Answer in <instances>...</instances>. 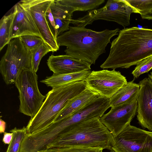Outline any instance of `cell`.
<instances>
[{
  "instance_id": "obj_23",
  "label": "cell",
  "mask_w": 152,
  "mask_h": 152,
  "mask_svg": "<svg viewBox=\"0 0 152 152\" xmlns=\"http://www.w3.org/2000/svg\"><path fill=\"white\" fill-rule=\"evenodd\" d=\"M50 50L46 44L43 42L36 48L31 51L32 69L36 73L42 58Z\"/></svg>"
},
{
  "instance_id": "obj_17",
  "label": "cell",
  "mask_w": 152,
  "mask_h": 152,
  "mask_svg": "<svg viewBox=\"0 0 152 152\" xmlns=\"http://www.w3.org/2000/svg\"><path fill=\"white\" fill-rule=\"evenodd\" d=\"M91 70L70 74L55 75L47 77L40 82L53 88L62 85L81 81H85L91 72Z\"/></svg>"
},
{
  "instance_id": "obj_2",
  "label": "cell",
  "mask_w": 152,
  "mask_h": 152,
  "mask_svg": "<svg viewBox=\"0 0 152 152\" xmlns=\"http://www.w3.org/2000/svg\"><path fill=\"white\" fill-rule=\"evenodd\" d=\"M119 31L118 28L99 31L84 27L70 26L68 30L57 37L56 41L59 47H66V55L91 65L105 53L111 39L118 35Z\"/></svg>"
},
{
  "instance_id": "obj_19",
  "label": "cell",
  "mask_w": 152,
  "mask_h": 152,
  "mask_svg": "<svg viewBox=\"0 0 152 152\" xmlns=\"http://www.w3.org/2000/svg\"><path fill=\"white\" fill-rule=\"evenodd\" d=\"M16 4L9 14L4 15L0 21V51L11 40L13 24L17 13Z\"/></svg>"
},
{
  "instance_id": "obj_30",
  "label": "cell",
  "mask_w": 152,
  "mask_h": 152,
  "mask_svg": "<svg viewBox=\"0 0 152 152\" xmlns=\"http://www.w3.org/2000/svg\"><path fill=\"white\" fill-rule=\"evenodd\" d=\"M143 19H146L148 20H152V11L150 13L145 15L141 16Z\"/></svg>"
},
{
  "instance_id": "obj_14",
  "label": "cell",
  "mask_w": 152,
  "mask_h": 152,
  "mask_svg": "<svg viewBox=\"0 0 152 152\" xmlns=\"http://www.w3.org/2000/svg\"><path fill=\"white\" fill-rule=\"evenodd\" d=\"M49 69L53 74H70L91 70V65L68 55H51L47 62Z\"/></svg>"
},
{
  "instance_id": "obj_8",
  "label": "cell",
  "mask_w": 152,
  "mask_h": 152,
  "mask_svg": "<svg viewBox=\"0 0 152 152\" xmlns=\"http://www.w3.org/2000/svg\"><path fill=\"white\" fill-rule=\"evenodd\" d=\"M111 152H152V132L129 124L113 136Z\"/></svg>"
},
{
  "instance_id": "obj_5",
  "label": "cell",
  "mask_w": 152,
  "mask_h": 152,
  "mask_svg": "<svg viewBox=\"0 0 152 152\" xmlns=\"http://www.w3.org/2000/svg\"><path fill=\"white\" fill-rule=\"evenodd\" d=\"M32 69L31 53L20 37L12 39L7 44L0 61V72L7 85L14 83L23 70Z\"/></svg>"
},
{
  "instance_id": "obj_15",
  "label": "cell",
  "mask_w": 152,
  "mask_h": 152,
  "mask_svg": "<svg viewBox=\"0 0 152 152\" xmlns=\"http://www.w3.org/2000/svg\"><path fill=\"white\" fill-rule=\"evenodd\" d=\"M50 7L58 30V37L69 30L75 11L65 4L63 0H53Z\"/></svg>"
},
{
  "instance_id": "obj_25",
  "label": "cell",
  "mask_w": 152,
  "mask_h": 152,
  "mask_svg": "<svg viewBox=\"0 0 152 152\" xmlns=\"http://www.w3.org/2000/svg\"><path fill=\"white\" fill-rule=\"evenodd\" d=\"M103 150L99 148L71 146L49 149L42 152H103Z\"/></svg>"
},
{
  "instance_id": "obj_16",
  "label": "cell",
  "mask_w": 152,
  "mask_h": 152,
  "mask_svg": "<svg viewBox=\"0 0 152 152\" xmlns=\"http://www.w3.org/2000/svg\"><path fill=\"white\" fill-rule=\"evenodd\" d=\"M100 96L87 87L70 100L59 113L54 122L69 116L91 101Z\"/></svg>"
},
{
  "instance_id": "obj_28",
  "label": "cell",
  "mask_w": 152,
  "mask_h": 152,
  "mask_svg": "<svg viewBox=\"0 0 152 152\" xmlns=\"http://www.w3.org/2000/svg\"><path fill=\"white\" fill-rule=\"evenodd\" d=\"M13 136V134L12 132L10 133L5 132L4 133L2 140L4 143L6 144H9L12 141Z\"/></svg>"
},
{
  "instance_id": "obj_3",
  "label": "cell",
  "mask_w": 152,
  "mask_h": 152,
  "mask_svg": "<svg viewBox=\"0 0 152 152\" xmlns=\"http://www.w3.org/2000/svg\"><path fill=\"white\" fill-rule=\"evenodd\" d=\"M113 136L102 123L94 117L82 121L72 128L47 146L45 150L63 147L99 148L110 150Z\"/></svg>"
},
{
  "instance_id": "obj_18",
  "label": "cell",
  "mask_w": 152,
  "mask_h": 152,
  "mask_svg": "<svg viewBox=\"0 0 152 152\" xmlns=\"http://www.w3.org/2000/svg\"><path fill=\"white\" fill-rule=\"evenodd\" d=\"M138 84L134 80L127 82L110 99V107H113L126 104L137 96L139 89Z\"/></svg>"
},
{
  "instance_id": "obj_24",
  "label": "cell",
  "mask_w": 152,
  "mask_h": 152,
  "mask_svg": "<svg viewBox=\"0 0 152 152\" xmlns=\"http://www.w3.org/2000/svg\"><path fill=\"white\" fill-rule=\"evenodd\" d=\"M136 65L132 73L135 78H138L142 74L152 69V56L141 60Z\"/></svg>"
},
{
  "instance_id": "obj_1",
  "label": "cell",
  "mask_w": 152,
  "mask_h": 152,
  "mask_svg": "<svg viewBox=\"0 0 152 152\" xmlns=\"http://www.w3.org/2000/svg\"><path fill=\"white\" fill-rule=\"evenodd\" d=\"M152 56V29L133 27L120 30L111 43L103 69L129 68Z\"/></svg>"
},
{
  "instance_id": "obj_27",
  "label": "cell",
  "mask_w": 152,
  "mask_h": 152,
  "mask_svg": "<svg viewBox=\"0 0 152 152\" xmlns=\"http://www.w3.org/2000/svg\"><path fill=\"white\" fill-rule=\"evenodd\" d=\"M50 7L47 11L46 13V17L50 30L56 39L57 37L58 30Z\"/></svg>"
},
{
  "instance_id": "obj_21",
  "label": "cell",
  "mask_w": 152,
  "mask_h": 152,
  "mask_svg": "<svg viewBox=\"0 0 152 152\" xmlns=\"http://www.w3.org/2000/svg\"><path fill=\"white\" fill-rule=\"evenodd\" d=\"M10 132L13 133V137L6 152H19L22 142L27 133L26 127L23 126L20 129L15 127Z\"/></svg>"
},
{
  "instance_id": "obj_10",
  "label": "cell",
  "mask_w": 152,
  "mask_h": 152,
  "mask_svg": "<svg viewBox=\"0 0 152 152\" xmlns=\"http://www.w3.org/2000/svg\"><path fill=\"white\" fill-rule=\"evenodd\" d=\"M137 96L126 104L111 108L100 118L102 123L113 136L117 135L130 124L136 115Z\"/></svg>"
},
{
  "instance_id": "obj_20",
  "label": "cell",
  "mask_w": 152,
  "mask_h": 152,
  "mask_svg": "<svg viewBox=\"0 0 152 152\" xmlns=\"http://www.w3.org/2000/svg\"><path fill=\"white\" fill-rule=\"evenodd\" d=\"M67 5L75 11H90L95 9L104 3V0H63Z\"/></svg>"
},
{
  "instance_id": "obj_7",
  "label": "cell",
  "mask_w": 152,
  "mask_h": 152,
  "mask_svg": "<svg viewBox=\"0 0 152 152\" xmlns=\"http://www.w3.org/2000/svg\"><path fill=\"white\" fill-rule=\"evenodd\" d=\"M132 10L126 0H108L104 6L88 11L86 15L72 19L71 23L75 26L85 27L96 20H103L115 22L124 28L130 25Z\"/></svg>"
},
{
  "instance_id": "obj_9",
  "label": "cell",
  "mask_w": 152,
  "mask_h": 152,
  "mask_svg": "<svg viewBox=\"0 0 152 152\" xmlns=\"http://www.w3.org/2000/svg\"><path fill=\"white\" fill-rule=\"evenodd\" d=\"M85 81L87 87L109 99L127 83L126 77L115 69L93 71Z\"/></svg>"
},
{
  "instance_id": "obj_11",
  "label": "cell",
  "mask_w": 152,
  "mask_h": 152,
  "mask_svg": "<svg viewBox=\"0 0 152 152\" xmlns=\"http://www.w3.org/2000/svg\"><path fill=\"white\" fill-rule=\"evenodd\" d=\"M53 0H23L32 15L44 42L53 52L59 48L47 21L46 13Z\"/></svg>"
},
{
  "instance_id": "obj_13",
  "label": "cell",
  "mask_w": 152,
  "mask_h": 152,
  "mask_svg": "<svg viewBox=\"0 0 152 152\" xmlns=\"http://www.w3.org/2000/svg\"><path fill=\"white\" fill-rule=\"evenodd\" d=\"M16 5L17 11L13 24L11 39L27 35L38 36L43 39L29 10L23 0L20 1Z\"/></svg>"
},
{
  "instance_id": "obj_12",
  "label": "cell",
  "mask_w": 152,
  "mask_h": 152,
  "mask_svg": "<svg viewBox=\"0 0 152 152\" xmlns=\"http://www.w3.org/2000/svg\"><path fill=\"white\" fill-rule=\"evenodd\" d=\"M138 84L137 119L142 127L152 131V82L146 77Z\"/></svg>"
},
{
  "instance_id": "obj_26",
  "label": "cell",
  "mask_w": 152,
  "mask_h": 152,
  "mask_svg": "<svg viewBox=\"0 0 152 152\" xmlns=\"http://www.w3.org/2000/svg\"><path fill=\"white\" fill-rule=\"evenodd\" d=\"M20 37L22 42L30 51L44 42L41 38L35 35H27Z\"/></svg>"
},
{
  "instance_id": "obj_29",
  "label": "cell",
  "mask_w": 152,
  "mask_h": 152,
  "mask_svg": "<svg viewBox=\"0 0 152 152\" xmlns=\"http://www.w3.org/2000/svg\"><path fill=\"white\" fill-rule=\"evenodd\" d=\"M6 126V122L3 120L0 119V133H4L5 130Z\"/></svg>"
},
{
  "instance_id": "obj_4",
  "label": "cell",
  "mask_w": 152,
  "mask_h": 152,
  "mask_svg": "<svg viewBox=\"0 0 152 152\" xmlns=\"http://www.w3.org/2000/svg\"><path fill=\"white\" fill-rule=\"evenodd\" d=\"M86 87L85 81H81L52 88L37 113L30 119L26 127L27 133L37 132L53 123L67 104Z\"/></svg>"
},
{
  "instance_id": "obj_22",
  "label": "cell",
  "mask_w": 152,
  "mask_h": 152,
  "mask_svg": "<svg viewBox=\"0 0 152 152\" xmlns=\"http://www.w3.org/2000/svg\"><path fill=\"white\" fill-rule=\"evenodd\" d=\"M132 10L133 13L145 15L152 11V0H126Z\"/></svg>"
},
{
  "instance_id": "obj_31",
  "label": "cell",
  "mask_w": 152,
  "mask_h": 152,
  "mask_svg": "<svg viewBox=\"0 0 152 152\" xmlns=\"http://www.w3.org/2000/svg\"><path fill=\"white\" fill-rule=\"evenodd\" d=\"M148 77L151 79L152 82V72H151L150 74L148 75Z\"/></svg>"
},
{
  "instance_id": "obj_6",
  "label": "cell",
  "mask_w": 152,
  "mask_h": 152,
  "mask_svg": "<svg viewBox=\"0 0 152 152\" xmlns=\"http://www.w3.org/2000/svg\"><path fill=\"white\" fill-rule=\"evenodd\" d=\"M38 78L32 69H26L18 74L14 83L19 93V111L31 118L37 114L46 98L39 90Z\"/></svg>"
}]
</instances>
